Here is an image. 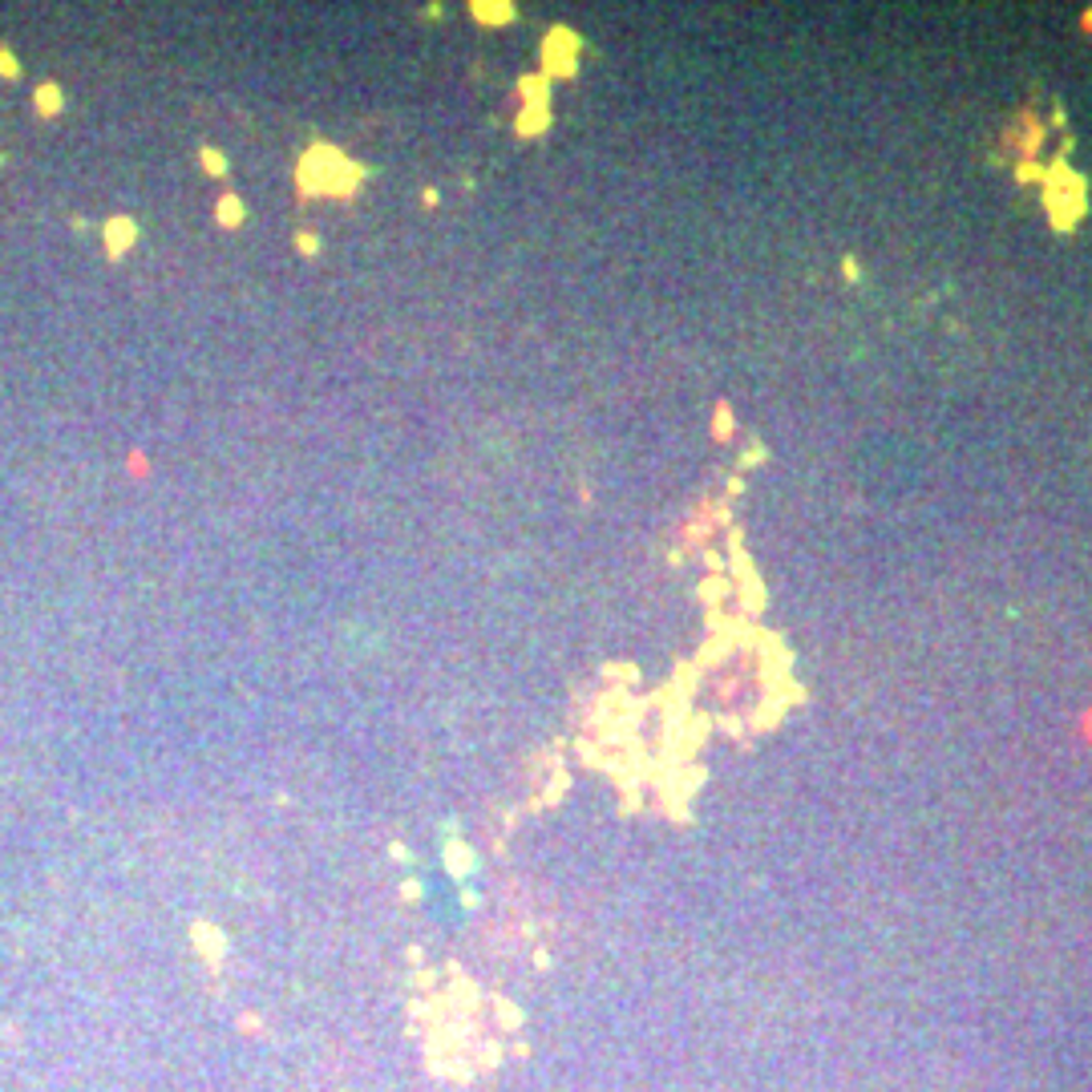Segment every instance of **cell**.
I'll use <instances>...</instances> for the list:
<instances>
[{
	"mask_svg": "<svg viewBox=\"0 0 1092 1092\" xmlns=\"http://www.w3.org/2000/svg\"><path fill=\"white\" fill-rule=\"evenodd\" d=\"M1084 724H1089V728H1084V737L1092 740V712H1089V721H1084Z\"/></svg>",
	"mask_w": 1092,
	"mask_h": 1092,
	"instance_id": "obj_3",
	"label": "cell"
},
{
	"mask_svg": "<svg viewBox=\"0 0 1092 1092\" xmlns=\"http://www.w3.org/2000/svg\"><path fill=\"white\" fill-rule=\"evenodd\" d=\"M0 73H16V62L9 53H0Z\"/></svg>",
	"mask_w": 1092,
	"mask_h": 1092,
	"instance_id": "obj_2",
	"label": "cell"
},
{
	"mask_svg": "<svg viewBox=\"0 0 1092 1092\" xmlns=\"http://www.w3.org/2000/svg\"><path fill=\"white\" fill-rule=\"evenodd\" d=\"M37 101H41V110H57V90H41Z\"/></svg>",
	"mask_w": 1092,
	"mask_h": 1092,
	"instance_id": "obj_1",
	"label": "cell"
}]
</instances>
